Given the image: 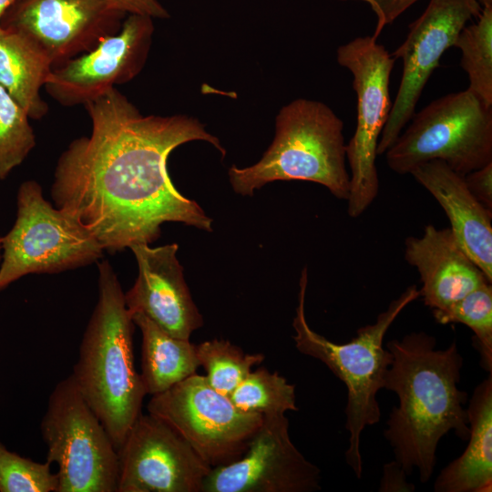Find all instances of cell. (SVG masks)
Segmentation results:
<instances>
[{
  "label": "cell",
  "instance_id": "cell-23",
  "mask_svg": "<svg viewBox=\"0 0 492 492\" xmlns=\"http://www.w3.org/2000/svg\"><path fill=\"white\" fill-rule=\"evenodd\" d=\"M432 312L438 323H463L473 331V344L479 353L480 365L492 373L491 282H486L460 300Z\"/></svg>",
  "mask_w": 492,
  "mask_h": 492
},
{
  "label": "cell",
  "instance_id": "cell-28",
  "mask_svg": "<svg viewBox=\"0 0 492 492\" xmlns=\"http://www.w3.org/2000/svg\"><path fill=\"white\" fill-rule=\"evenodd\" d=\"M367 3L376 15V26L372 36L377 39L385 26L391 24L402 13L418 0H354Z\"/></svg>",
  "mask_w": 492,
  "mask_h": 492
},
{
  "label": "cell",
  "instance_id": "cell-25",
  "mask_svg": "<svg viewBox=\"0 0 492 492\" xmlns=\"http://www.w3.org/2000/svg\"><path fill=\"white\" fill-rule=\"evenodd\" d=\"M200 364L206 371V379L218 392L230 396L233 390L251 371L262 363V354H244L238 346L226 340L205 341L196 345Z\"/></svg>",
  "mask_w": 492,
  "mask_h": 492
},
{
  "label": "cell",
  "instance_id": "cell-7",
  "mask_svg": "<svg viewBox=\"0 0 492 492\" xmlns=\"http://www.w3.org/2000/svg\"><path fill=\"white\" fill-rule=\"evenodd\" d=\"M16 219L2 238L0 291L30 273H57L88 265L104 252L78 220L45 200L35 180L16 196Z\"/></svg>",
  "mask_w": 492,
  "mask_h": 492
},
{
  "label": "cell",
  "instance_id": "cell-17",
  "mask_svg": "<svg viewBox=\"0 0 492 492\" xmlns=\"http://www.w3.org/2000/svg\"><path fill=\"white\" fill-rule=\"evenodd\" d=\"M406 261L419 272L425 306L441 309L490 282L456 241L450 228L428 224L420 237H407Z\"/></svg>",
  "mask_w": 492,
  "mask_h": 492
},
{
  "label": "cell",
  "instance_id": "cell-4",
  "mask_svg": "<svg viewBox=\"0 0 492 492\" xmlns=\"http://www.w3.org/2000/svg\"><path fill=\"white\" fill-rule=\"evenodd\" d=\"M307 282V268H303L298 306L292 321L295 332L292 338L300 353L320 360L347 388L345 428L349 439L345 459L355 477L361 478V435L367 426L380 421L381 411L376 395L384 388L385 374L393 359L389 350L384 347V338L401 312L419 298V289L416 285L409 286L378 314L374 323L359 328L351 341L337 343L314 332L306 321Z\"/></svg>",
  "mask_w": 492,
  "mask_h": 492
},
{
  "label": "cell",
  "instance_id": "cell-11",
  "mask_svg": "<svg viewBox=\"0 0 492 492\" xmlns=\"http://www.w3.org/2000/svg\"><path fill=\"white\" fill-rule=\"evenodd\" d=\"M478 0H430L423 14L409 26L404 43L391 56L403 60L396 97L377 146L384 154L415 114L424 87L445 51L454 46L466 23L478 17Z\"/></svg>",
  "mask_w": 492,
  "mask_h": 492
},
{
  "label": "cell",
  "instance_id": "cell-8",
  "mask_svg": "<svg viewBox=\"0 0 492 492\" xmlns=\"http://www.w3.org/2000/svg\"><path fill=\"white\" fill-rule=\"evenodd\" d=\"M40 431L58 466L56 492L118 491V450L71 374L51 392Z\"/></svg>",
  "mask_w": 492,
  "mask_h": 492
},
{
  "label": "cell",
  "instance_id": "cell-10",
  "mask_svg": "<svg viewBox=\"0 0 492 492\" xmlns=\"http://www.w3.org/2000/svg\"><path fill=\"white\" fill-rule=\"evenodd\" d=\"M147 410L169 425L211 468L239 459L263 421V415L239 409L205 375L196 374L151 395Z\"/></svg>",
  "mask_w": 492,
  "mask_h": 492
},
{
  "label": "cell",
  "instance_id": "cell-33",
  "mask_svg": "<svg viewBox=\"0 0 492 492\" xmlns=\"http://www.w3.org/2000/svg\"><path fill=\"white\" fill-rule=\"evenodd\" d=\"M483 6H492V0H478Z\"/></svg>",
  "mask_w": 492,
  "mask_h": 492
},
{
  "label": "cell",
  "instance_id": "cell-31",
  "mask_svg": "<svg viewBox=\"0 0 492 492\" xmlns=\"http://www.w3.org/2000/svg\"><path fill=\"white\" fill-rule=\"evenodd\" d=\"M406 477L407 475L395 460L385 464L384 466V473L381 479L379 491H414L415 486L406 481Z\"/></svg>",
  "mask_w": 492,
  "mask_h": 492
},
{
  "label": "cell",
  "instance_id": "cell-2",
  "mask_svg": "<svg viewBox=\"0 0 492 492\" xmlns=\"http://www.w3.org/2000/svg\"><path fill=\"white\" fill-rule=\"evenodd\" d=\"M436 338L425 332L394 339L384 388L398 397L384 435L395 460L407 476L418 470L421 483L432 477L436 449L443 436L454 431L462 440L469 435L467 394L459 389L463 358L456 342L436 349Z\"/></svg>",
  "mask_w": 492,
  "mask_h": 492
},
{
  "label": "cell",
  "instance_id": "cell-14",
  "mask_svg": "<svg viewBox=\"0 0 492 492\" xmlns=\"http://www.w3.org/2000/svg\"><path fill=\"white\" fill-rule=\"evenodd\" d=\"M153 31V18L128 15L117 33L91 50L53 66L46 91L62 106H85L117 85L129 82L145 66Z\"/></svg>",
  "mask_w": 492,
  "mask_h": 492
},
{
  "label": "cell",
  "instance_id": "cell-30",
  "mask_svg": "<svg viewBox=\"0 0 492 492\" xmlns=\"http://www.w3.org/2000/svg\"><path fill=\"white\" fill-rule=\"evenodd\" d=\"M111 8L126 15H141L151 18H168L169 13L159 0H104Z\"/></svg>",
  "mask_w": 492,
  "mask_h": 492
},
{
  "label": "cell",
  "instance_id": "cell-1",
  "mask_svg": "<svg viewBox=\"0 0 492 492\" xmlns=\"http://www.w3.org/2000/svg\"><path fill=\"white\" fill-rule=\"evenodd\" d=\"M85 107L91 132L74 139L55 169L57 209L109 252L155 241L167 221L212 231V220L173 185L167 160L192 140H205L224 156L218 138L186 115L144 116L117 87Z\"/></svg>",
  "mask_w": 492,
  "mask_h": 492
},
{
  "label": "cell",
  "instance_id": "cell-13",
  "mask_svg": "<svg viewBox=\"0 0 492 492\" xmlns=\"http://www.w3.org/2000/svg\"><path fill=\"white\" fill-rule=\"evenodd\" d=\"M321 471L296 448L284 414L263 421L237 460L212 467L202 492H313Z\"/></svg>",
  "mask_w": 492,
  "mask_h": 492
},
{
  "label": "cell",
  "instance_id": "cell-12",
  "mask_svg": "<svg viewBox=\"0 0 492 492\" xmlns=\"http://www.w3.org/2000/svg\"><path fill=\"white\" fill-rule=\"evenodd\" d=\"M117 492H202L211 467L169 425L137 417L118 449Z\"/></svg>",
  "mask_w": 492,
  "mask_h": 492
},
{
  "label": "cell",
  "instance_id": "cell-27",
  "mask_svg": "<svg viewBox=\"0 0 492 492\" xmlns=\"http://www.w3.org/2000/svg\"><path fill=\"white\" fill-rule=\"evenodd\" d=\"M50 465L11 452L0 441V491L56 492L58 477L51 472Z\"/></svg>",
  "mask_w": 492,
  "mask_h": 492
},
{
  "label": "cell",
  "instance_id": "cell-29",
  "mask_svg": "<svg viewBox=\"0 0 492 492\" xmlns=\"http://www.w3.org/2000/svg\"><path fill=\"white\" fill-rule=\"evenodd\" d=\"M464 179L474 197L492 210V162L467 173Z\"/></svg>",
  "mask_w": 492,
  "mask_h": 492
},
{
  "label": "cell",
  "instance_id": "cell-5",
  "mask_svg": "<svg viewBox=\"0 0 492 492\" xmlns=\"http://www.w3.org/2000/svg\"><path fill=\"white\" fill-rule=\"evenodd\" d=\"M342 119L325 104L298 98L276 116L274 138L254 165L229 169L232 189L242 196L275 180L321 184L347 200L350 175Z\"/></svg>",
  "mask_w": 492,
  "mask_h": 492
},
{
  "label": "cell",
  "instance_id": "cell-34",
  "mask_svg": "<svg viewBox=\"0 0 492 492\" xmlns=\"http://www.w3.org/2000/svg\"><path fill=\"white\" fill-rule=\"evenodd\" d=\"M1 251H2V238L0 237V253H1ZM0 260H1V254H0Z\"/></svg>",
  "mask_w": 492,
  "mask_h": 492
},
{
  "label": "cell",
  "instance_id": "cell-15",
  "mask_svg": "<svg viewBox=\"0 0 492 492\" xmlns=\"http://www.w3.org/2000/svg\"><path fill=\"white\" fill-rule=\"evenodd\" d=\"M125 15L104 0H15L1 26L26 36L56 66L117 33Z\"/></svg>",
  "mask_w": 492,
  "mask_h": 492
},
{
  "label": "cell",
  "instance_id": "cell-20",
  "mask_svg": "<svg viewBox=\"0 0 492 492\" xmlns=\"http://www.w3.org/2000/svg\"><path fill=\"white\" fill-rule=\"evenodd\" d=\"M53 65L46 53L22 33L0 27V86L38 120L48 112L40 96Z\"/></svg>",
  "mask_w": 492,
  "mask_h": 492
},
{
  "label": "cell",
  "instance_id": "cell-16",
  "mask_svg": "<svg viewBox=\"0 0 492 492\" xmlns=\"http://www.w3.org/2000/svg\"><path fill=\"white\" fill-rule=\"evenodd\" d=\"M129 249L138 267L135 283L124 292L130 315L143 314L170 335L189 340L202 326L203 319L177 259L178 245L136 244Z\"/></svg>",
  "mask_w": 492,
  "mask_h": 492
},
{
  "label": "cell",
  "instance_id": "cell-18",
  "mask_svg": "<svg viewBox=\"0 0 492 492\" xmlns=\"http://www.w3.org/2000/svg\"><path fill=\"white\" fill-rule=\"evenodd\" d=\"M409 174L440 204L456 241L492 282V210L474 197L464 176L441 160L422 163Z\"/></svg>",
  "mask_w": 492,
  "mask_h": 492
},
{
  "label": "cell",
  "instance_id": "cell-21",
  "mask_svg": "<svg viewBox=\"0 0 492 492\" xmlns=\"http://www.w3.org/2000/svg\"><path fill=\"white\" fill-rule=\"evenodd\" d=\"M131 317L142 335L139 374L147 395L165 392L196 374L200 364L190 339L170 335L143 314Z\"/></svg>",
  "mask_w": 492,
  "mask_h": 492
},
{
  "label": "cell",
  "instance_id": "cell-32",
  "mask_svg": "<svg viewBox=\"0 0 492 492\" xmlns=\"http://www.w3.org/2000/svg\"><path fill=\"white\" fill-rule=\"evenodd\" d=\"M15 0H0V27L2 19L8 8L15 3Z\"/></svg>",
  "mask_w": 492,
  "mask_h": 492
},
{
  "label": "cell",
  "instance_id": "cell-6",
  "mask_svg": "<svg viewBox=\"0 0 492 492\" xmlns=\"http://www.w3.org/2000/svg\"><path fill=\"white\" fill-rule=\"evenodd\" d=\"M410 121L385 151L395 173L436 159L465 176L492 162V106L468 89L435 99Z\"/></svg>",
  "mask_w": 492,
  "mask_h": 492
},
{
  "label": "cell",
  "instance_id": "cell-26",
  "mask_svg": "<svg viewBox=\"0 0 492 492\" xmlns=\"http://www.w3.org/2000/svg\"><path fill=\"white\" fill-rule=\"evenodd\" d=\"M29 116L0 86V179L19 166L36 145Z\"/></svg>",
  "mask_w": 492,
  "mask_h": 492
},
{
  "label": "cell",
  "instance_id": "cell-24",
  "mask_svg": "<svg viewBox=\"0 0 492 492\" xmlns=\"http://www.w3.org/2000/svg\"><path fill=\"white\" fill-rule=\"evenodd\" d=\"M230 398L239 409L263 415L298 410L295 386L277 372L271 373L265 368L251 371Z\"/></svg>",
  "mask_w": 492,
  "mask_h": 492
},
{
  "label": "cell",
  "instance_id": "cell-3",
  "mask_svg": "<svg viewBox=\"0 0 492 492\" xmlns=\"http://www.w3.org/2000/svg\"><path fill=\"white\" fill-rule=\"evenodd\" d=\"M97 285V302L71 375L118 450L141 413L147 394L134 365V323L108 261L98 264Z\"/></svg>",
  "mask_w": 492,
  "mask_h": 492
},
{
  "label": "cell",
  "instance_id": "cell-9",
  "mask_svg": "<svg viewBox=\"0 0 492 492\" xmlns=\"http://www.w3.org/2000/svg\"><path fill=\"white\" fill-rule=\"evenodd\" d=\"M337 62L353 75L357 98L354 133L346 144L350 168L347 211L362 215L379 192L377 146L392 103L390 76L395 59L373 36L356 37L337 49Z\"/></svg>",
  "mask_w": 492,
  "mask_h": 492
},
{
  "label": "cell",
  "instance_id": "cell-19",
  "mask_svg": "<svg viewBox=\"0 0 492 492\" xmlns=\"http://www.w3.org/2000/svg\"><path fill=\"white\" fill-rule=\"evenodd\" d=\"M468 445L442 469L436 492H490L492 488V373L474 390L467 407Z\"/></svg>",
  "mask_w": 492,
  "mask_h": 492
},
{
  "label": "cell",
  "instance_id": "cell-22",
  "mask_svg": "<svg viewBox=\"0 0 492 492\" xmlns=\"http://www.w3.org/2000/svg\"><path fill=\"white\" fill-rule=\"evenodd\" d=\"M454 46L461 51L460 66L469 79L468 90L492 106V6H483L477 21L465 26Z\"/></svg>",
  "mask_w": 492,
  "mask_h": 492
}]
</instances>
